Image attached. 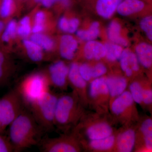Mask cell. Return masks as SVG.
Segmentation results:
<instances>
[{"label":"cell","mask_w":152,"mask_h":152,"mask_svg":"<svg viewBox=\"0 0 152 152\" xmlns=\"http://www.w3.org/2000/svg\"><path fill=\"white\" fill-rule=\"evenodd\" d=\"M10 126L9 140L15 152L41 143L45 131L38 124L30 111L25 109Z\"/></svg>","instance_id":"1"},{"label":"cell","mask_w":152,"mask_h":152,"mask_svg":"<svg viewBox=\"0 0 152 152\" xmlns=\"http://www.w3.org/2000/svg\"><path fill=\"white\" fill-rule=\"evenodd\" d=\"M84 107L74 91L58 96L55 112V127L63 132L72 127L74 129L85 115Z\"/></svg>","instance_id":"2"},{"label":"cell","mask_w":152,"mask_h":152,"mask_svg":"<svg viewBox=\"0 0 152 152\" xmlns=\"http://www.w3.org/2000/svg\"><path fill=\"white\" fill-rule=\"evenodd\" d=\"M58 96L49 90L29 105L30 111L45 132L55 128V115Z\"/></svg>","instance_id":"3"},{"label":"cell","mask_w":152,"mask_h":152,"mask_svg":"<svg viewBox=\"0 0 152 152\" xmlns=\"http://www.w3.org/2000/svg\"><path fill=\"white\" fill-rule=\"evenodd\" d=\"M72 133L80 143L104 138L114 134L113 129L108 123L102 121L94 122L86 117L85 115L74 128Z\"/></svg>","instance_id":"4"},{"label":"cell","mask_w":152,"mask_h":152,"mask_svg":"<svg viewBox=\"0 0 152 152\" xmlns=\"http://www.w3.org/2000/svg\"><path fill=\"white\" fill-rule=\"evenodd\" d=\"M50 86L45 74L36 73L22 80L16 88L21 96L26 105H29L49 91Z\"/></svg>","instance_id":"5"},{"label":"cell","mask_w":152,"mask_h":152,"mask_svg":"<svg viewBox=\"0 0 152 152\" xmlns=\"http://www.w3.org/2000/svg\"><path fill=\"white\" fill-rule=\"evenodd\" d=\"M25 105L24 101L16 88L0 99V121L4 130L21 113Z\"/></svg>","instance_id":"6"},{"label":"cell","mask_w":152,"mask_h":152,"mask_svg":"<svg viewBox=\"0 0 152 152\" xmlns=\"http://www.w3.org/2000/svg\"><path fill=\"white\" fill-rule=\"evenodd\" d=\"M135 102L130 92L126 91L111 101L109 107L111 113L118 121L125 124L139 121V117Z\"/></svg>","instance_id":"7"},{"label":"cell","mask_w":152,"mask_h":152,"mask_svg":"<svg viewBox=\"0 0 152 152\" xmlns=\"http://www.w3.org/2000/svg\"><path fill=\"white\" fill-rule=\"evenodd\" d=\"M41 150L44 152H77L82 148L79 140L72 133L41 142Z\"/></svg>","instance_id":"8"},{"label":"cell","mask_w":152,"mask_h":152,"mask_svg":"<svg viewBox=\"0 0 152 152\" xmlns=\"http://www.w3.org/2000/svg\"><path fill=\"white\" fill-rule=\"evenodd\" d=\"M88 103L90 101L98 107H104L105 109L110 103V94L106 82V77L93 79L88 88Z\"/></svg>","instance_id":"9"},{"label":"cell","mask_w":152,"mask_h":152,"mask_svg":"<svg viewBox=\"0 0 152 152\" xmlns=\"http://www.w3.org/2000/svg\"><path fill=\"white\" fill-rule=\"evenodd\" d=\"M135 148L139 152H152V118L145 116L139 120Z\"/></svg>","instance_id":"10"},{"label":"cell","mask_w":152,"mask_h":152,"mask_svg":"<svg viewBox=\"0 0 152 152\" xmlns=\"http://www.w3.org/2000/svg\"><path fill=\"white\" fill-rule=\"evenodd\" d=\"M139 39L135 45L134 52L145 75L152 83V44L148 41Z\"/></svg>","instance_id":"11"},{"label":"cell","mask_w":152,"mask_h":152,"mask_svg":"<svg viewBox=\"0 0 152 152\" xmlns=\"http://www.w3.org/2000/svg\"><path fill=\"white\" fill-rule=\"evenodd\" d=\"M69 67L62 61L54 63L49 66L45 74L50 86L61 90L66 89L69 82Z\"/></svg>","instance_id":"12"},{"label":"cell","mask_w":152,"mask_h":152,"mask_svg":"<svg viewBox=\"0 0 152 152\" xmlns=\"http://www.w3.org/2000/svg\"><path fill=\"white\" fill-rule=\"evenodd\" d=\"M116 11L123 16L135 15L142 18L152 14V4L143 0H122Z\"/></svg>","instance_id":"13"},{"label":"cell","mask_w":152,"mask_h":152,"mask_svg":"<svg viewBox=\"0 0 152 152\" xmlns=\"http://www.w3.org/2000/svg\"><path fill=\"white\" fill-rule=\"evenodd\" d=\"M69 83L84 106L88 104L87 82L82 77L79 70V64L73 62L69 66Z\"/></svg>","instance_id":"14"},{"label":"cell","mask_w":152,"mask_h":152,"mask_svg":"<svg viewBox=\"0 0 152 152\" xmlns=\"http://www.w3.org/2000/svg\"><path fill=\"white\" fill-rule=\"evenodd\" d=\"M137 129L129 127L125 129L116 137L115 148L117 151L131 152L135 149Z\"/></svg>","instance_id":"15"},{"label":"cell","mask_w":152,"mask_h":152,"mask_svg":"<svg viewBox=\"0 0 152 152\" xmlns=\"http://www.w3.org/2000/svg\"><path fill=\"white\" fill-rule=\"evenodd\" d=\"M116 137L115 134L104 138L80 143L82 149L94 151H109L115 149Z\"/></svg>","instance_id":"16"},{"label":"cell","mask_w":152,"mask_h":152,"mask_svg":"<svg viewBox=\"0 0 152 152\" xmlns=\"http://www.w3.org/2000/svg\"><path fill=\"white\" fill-rule=\"evenodd\" d=\"M110 94V102L126 91L128 81L125 77L120 76H111L106 77Z\"/></svg>","instance_id":"17"},{"label":"cell","mask_w":152,"mask_h":152,"mask_svg":"<svg viewBox=\"0 0 152 152\" xmlns=\"http://www.w3.org/2000/svg\"><path fill=\"white\" fill-rule=\"evenodd\" d=\"M78 46L77 41L73 36L69 34L64 35L60 39V55L65 59L69 61L72 60L77 50Z\"/></svg>","instance_id":"18"},{"label":"cell","mask_w":152,"mask_h":152,"mask_svg":"<svg viewBox=\"0 0 152 152\" xmlns=\"http://www.w3.org/2000/svg\"><path fill=\"white\" fill-rule=\"evenodd\" d=\"M83 55L87 60L99 61L105 58L106 49L104 45L98 41H88L85 44Z\"/></svg>","instance_id":"19"},{"label":"cell","mask_w":152,"mask_h":152,"mask_svg":"<svg viewBox=\"0 0 152 152\" xmlns=\"http://www.w3.org/2000/svg\"><path fill=\"white\" fill-rule=\"evenodd\" d=\"M122 0H93L95 10L99 16L109 19L117 10Z\"/></svg>","instance_id":"20"},{"label":"cell","mask_w":152,"mask_h":152,"mask_svg":"<svg viewBox=\"0 0 152 152\" xmlns=\"http://www.w3.org/2000/svg\"><path fill=\"white\" fill-rule=\"evenodd\" d=\"M121 26L119 23L115 20L112 21L109 24L107 29V36L111 42L118 44L122 47L128 45V41L121 35Z\"/></svg>","instance_id":"21"},{"label":"cell","mask_w":152,"mask_h":152,"mask_svg":"<svg viewBox=\"0 0 152 152\" xmlns=\"http://www.w3.org/2000/svg\"><path fill=\"white\" fill-rule=\"evenodd\" d=\"M23 43L30 60L34 62H39L42 61L44 58L43 50L39 45L30 39H24Z\"/></svg>","instance_id":"22"},{"label":"cell","mask_w":152,"mask_h":152,"mask_svg":"<svg viewBox=\"0 0 152 152\" xmlns=\"http://www.w3.org/2000/svg\"><path fill=\"white\" fill-rule=\"evenodd\" d=\"M145 76L137 78L132 80L129 91L135 102L142 107L143 84Z\"/></svg>","instance_id":"23"},{"label":"cell","mask_w":152,"mask_h":152,"mask_svg":"<svg viewBox=\"0 0 152 152\" xmlns=\"http://www.w3.org/2000/svg\"><path fill=\"white\" fill-rule=\"evenodd\" d=\"M100 25L99 22L94 21L92 23L90 27L87 30H79L77 31V36L83 41L94 40L100 34Z\"/></svg>","instance_id":"24"},{"label":"cell","mask_w":152,"mask_h":152,"mask_svg":"<svg viewBox=\"0 0 152 152\" xmlns=\"http://www.w3.org/2000/svg\"><path fill=\"white\" fill-rule=\"evenodd\" d=\"M30 39L39 45L42 50L47 51H50L54 48L53 40L42 33L33 34L31 36Z\"/></svg>","instance_id":"25"},{"label":"cell","mask_w":152,"mask_h":152,"mask_svg":"<svg viewBox=\"0 0 152 152\" xmlns=\"http://www.w3.org/2000/svg\"><path fill=\"white\" fill-rule=\"evenodd\" d=\"M104 46L106 49L105 58L108 61L114 62L120 59L124 50L123 47L113 42L106 43Z\"/></svg>","instance_id":"26"},{"label":"cell","mask_w":152,"mask_h":152,"mask_svg":"<svg viewBox=\"0 0 152 152\" xmlns=\"http://www.w3.org/2000/svg\"><path fill=\"white\" fill-rule=\"evenodd\" d=\"M139 26L147 40L152 44V14L142 17L139 21Z\"/></svg>","instance_id":"27"},{"label":"cell","mask_w":152,"mask_h":152,"mask_svg":"<svg viewBox=\"0 0 152 152\" xmlns=\"http://www.w3.org/2000/svg\"><path fill=\"white\" fill-rule=\"evenodd\" d=\"M143 105L142 107L149 110L152 107V83L146 77L143 84Z\"/></svg>","instance_id":"28"},{"label":"cell","mask_w":152,"mask_h":152,"mask_svg":"<svg viewBox=\"0 0 152 152\" xmlns=\"http://www.w3.org/2000/svg\"><path fill=\"white\" fill-rule=\"evenodd\" d=\"M131 50L126 49L123 50L120 58V64L121 69L128 78L134 80L136 78L132 70L129 66V58Z\"/></svg>","instance_id":"29"},{"label":"cell","mask_w":152,"mask_h":152,"mask_svg":"<svg viewBox=\"0 0 152 152\" xmlns=\"http://www.w3.org/2000/svg\"><path fill=\"white\" fill-rule=\"evenodd\" d=\"M18 26L15 20H11L8 23L2 34L1 40L4 42H10L15 38L18 35Z\"/></svg>","instance_id":"30"},{"label":"cell","mask_w":152,"mask_h":152,"mask_svg":"<svg viewBox=\"0 0 152 152\" xmlns=\"http://www.w3.org/2000/svg\"><path fill=\"white\" fill-rule=\"evenodd\" d=\"M31 21L28 17H24L20 20L18 26L17 34L18 35L23 38H26L32 32Z\"/></svg>","instance_id":"31"},{"label":"cell","mask_w":152,"mask_h":152,"mask_svg":"<svg viewBox=\"0 0 152 152\" xmlns=\"http://www.w3.org/2000/svg\"><path fill=\"white\" fill-rule=\"evenodd\" d=\"M15 8V0H2L0 5V16L7 18L13 14Z\"/></svg>","instance_id":"32"},{"label":"cell","mask_w":152,"mask_h":152,"mask_svg":"<svg viewBox=\"0 0 152 152\" xmlns=\"http://www.w3.org/2000/svg\"><path fill=\"white\" fill-rule=\"evenodd\" d=\"M12 67L0 65V86H4L9 81Z\"/></svg>","instance_id":"33"},{"label":"cell","mask_w":152,"mask_h":152,"mask_svg":"<svg viewBox=\"0 0 152 152\" xmlns=\"http://www.w3.org/2000/svg\"><path fill=\"white\" fill-rule=\"evenodd\" d=\"M79 70L82 77L88 83L91 82L92 78V66L87 63L79 64Z\"/></svg>","instance_id":"34"},{"label":"cell","mask_w":152,"mask_h":152,"mask_svg":"<svg viewBox=\"0 0 152 152\" xmlns=\"http://www.w3.org/2000/svg\"><path fill=\"white\" fill-rule=\"evenodd\" d=\"M107 71L106 66L102 63H98L92 67V74L93 79L104 77Z\"/></svg>","instance_id":"35"},{"label":"cell","mask_w":152,"mask_h":152,"mask_svg":"<svg viewBox=\"0 0 152 152\" xmlns=\"http://www.w3.org/2000/svg\"><path fill=\"white\" fill-rule=\"evenodd\" d=\"M41 3L46 8L51 7L56 4L66 8L70 6L71 0H43Z\"/></svg>","instance_id":"36"},{"label":"cell","mask_w":152,"mask_h":152,"mask_svg":"<svg viewBox=\"0 0 152 152\" xmlns=\"http://www.w3.org/2000/svg\"><path fill=\"white\" fill-rule=\"evenodd\" d=\"M0 134V152L15 151V149L10 140L6 139Z\"/></svg>","instance_id":"37"},{"label":"cell","mask_w":152,"mask_h":152,"mask_svg":"<svg viewBox=\"0 0 152 152\" xmlns=\"http://www.w3.org/2000/svg\"><path fill=\"white\" fill-rule=\"evenodd\" d=\"M58 26L60 30L65 33H69V19L66 17H62L60 18L58 23Z\"/></svg>","instance_id":"38"},{"label":"cell","mask_w":152,"mask_h":152,"mask_svg":"<svg viewBox=\"0 0 152 152\" xmlns=\"http://www.w3.org/2000/svg\"><path fill=\"white\" fill-rule=\"evenodd\" d=\"M46 20V15L42 11H38L34 17V24L45 26V22Z\"/></svg>","instance_id":"39"},{"label":"cell","mask_w":152,"mask_h":152,"mask_svg":"<svg viewBox=\"0 0 152 152\" xmlns=\"http://www.w3.org/2000/svg\"><path fill=\"white\" fill-rule=\"evenodd\" d=\"M69 34H73L77 32L80 25V21L77 18H74L69 19Z\"/></svg>","instance_id":"40"},{"label":"cell","mask_w":152,"mask_h":152,"mask_svg":"<svg viewBox=\"0 0 152 152\" xmlns=\"http://www.w3.org/2000/svg\"><path fill=\"white\" fill-rule=\"evenodd\" d=\"M5 28L4 24L2 21H0V35L2 34L3 31Z\"/></svg>","instance_id":"41"},{"label":"cell","mask_w":152,"mask_h":152,"mask_svg":"<svg viewBox=\"0 0 152 152\" xmlns=\"http://www.w3.org/2000/svg\"><path fill=\"white\" fill-rule=\"evenodd\" d=\"M4 130H3L2 126L1 123L0 121V134H2Z\"/></svg>","instance_id":"42"},{"label":"cell","mask_w":152,"mask_h":152,"mask_svg":"<svg viewBox=\"0 0 152 152\" xmlns=\"http://www.w3.org/2000/svg\"><path fill=\"white\" fill-rule=\"evenodd\" d=\"M43 0H34L35 2L36 3H42Z\"/></svg>","instance_id":"43"},{"label":"cell","mask_w":152,"mask_h":152,"mask_svg":"<svg viewBox=\"0 0 152 152\" xmlns=\"http://www.w3.org/2000/svg\"><path fill=\"white\" fill-rule=\"evenodd\" d=\"M143 1H145L147 2L148 3L152 4V0H143Z\"/></svg>","instance_id":"44"},{"label":"cell","mask_w":152,"mask_h":152,"mask_svg":"<svg viewBox=\"0 0 152 152\" xmlns=\"http://www.w3.org/2000/svg\"><path fill=\"white\" fill-rule=\"evenodd\" d=\"M150 111L151 112V118H152V107H151V109L150 110Z\"/></svg>","instance_id":"45"}]
</instances>
